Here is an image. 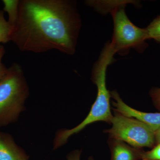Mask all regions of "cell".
I'll return each instance as SVG.
<instances>
[{
  "label": "cell",
  "mask_w": 160,
  "mask_h": 160,
  "mask_svg": "<svg viewBox=\"0 0 160 160\" xmlns=\"http://www.w3.org/2000/svg\"><path fill=\"white\" fill-rule=\"evenodd\" d=\"M149 39H153L158 42L160 41V21L156 18L146 28Z\"/></svg>",
  "instance_id": "cell-12"
},
{
  "label": "cell",
  "mask_w": 160,
  "mask_h": 160,
  "mask_svg": "<svg viewBox=\"0 0 160 160\" xmlns=\"http://www.w3.org/2000/svg\"><path fill=\"white\" fill-rule=\"evenodd\" d=\"M154 106L160 111V88H152L149 92Z\"/></svg>",
  "instance_id": "cell-14"
},
{
  "label": "cell",
  "mask_w": 160,
  "mask_h": 160,
  "mask_svg": "<svg viewBox=\"0 0 160 160\" xmlns=\"http://www.w3.org/2000/svg\"><path fill=\"white\" fill-rule=\"evenodd\" d=\"M82 21L74 1L21 0L11 41L21 51L75 52Z\"/></svg>",
  "instance_id": "cell-1"
},
{
  "label": "cell",
  "mask_w": 160,
  "mask_h": 160,
  "mask_svg": "<svg viewBox=\"0 0 160 160\" xmlns=\"http://www.w3.org/2000/svg\"><path fill=\"white\" fill-rule=\"evenodd\" d=\"M115 101L112 102L113 110L126 117L132 118L149 126L154 132L160 128V112L151 113L138 111L126 105L116 91L110 92Z\"/></svg>",
  "instance_id": "cell-6"
},
{
  "label": "cell",
  "mask_w": 160,
  "mask_h": 160,
  "mask_svg": "<svg viewBox=\"0 0 160 160\" xmlns=\"http://www.w3.org/2000/svg\"><path fill=\"white\" fill-rule=\"evenodd\" d=\"M29 89L22 66L12 63L0 79V126L18 119L24 109Z\"/></svg>",
  "instance_id": "cell-3"
},
{
  "label": "cell",
  "mask_w": 160,
  "mask_h": 160,
  "mask_svg": "<svg viewBox=\"0 0 160 160\" xmlns=\"http://www.w3.org/2000/svg\"><path fill=\"white\" fill-rule=\"evenodd\" d=\"M29 158L10 135L0 132V160H28Z\"/></svg>",
  "instance_id": "cell-7"
},
{
  "label": "cell",
  "mask_w": 160,
  "mask_h": 160,
  "mask_svg": "<svg viewBox=\"0 0 160 160\" xmlns=\"http://www.w3.org/2000/svg\"><path fill=\"white\" fill-rule=\"evenodd\" d=\"M114 54L111 46L108 44L105 45L92 68V80L97 87L98 93L89 114L82 122L74 128L58 131L55 138L53 149H57L65 145L70 136L78 133L92 123L100 121L111 123L113 116L110 110L111 95L106 87V72Z\"/></svg>",
  "instance_id": "cell-2"
},
{
  "label": "cell",
  "mask_w": 160,
  "mask_h": 160,
  "mask_svg": "<svg viewBox=\"0 0 160 160\" xmlns=\"http://www.w3.org/2000/svg\"><path fill=\"white\" fill-rule=\"evenodd\" d=\"M154 132L156 145L160 144V128Z\"/></svg>",
  "instance_id": "cell-17"
},
{
  "label": "cell",
  "mask_w": 160,
  "mask_h": 160,
  "mask_svg": "<svg viewBox=\"0 0 160 160\" xmlns=\"http://www.w3.org/2000/svg\"><path fill=\"white\" fill-rule=\"evenodd\" d=\"M156 18L160 21V15L159 16H158L157 18Z\"/></svg>",
  "instance_id": "cell-18"
},
{
  "label": "cell",
  "mask_w": 160,
  "mask_h": 160,
  "mask_svg": "<svg viewBox=\"0 0 160 160\" xmlns=\"http://www.w3.org/2000/svg\"><path fill=\"white\" fill-rule=\"evenodd\" d=\"M2 2L4 5L3 10L9 16L8 22L13 28L17 20L19 0H3Z\"/></svg>",
  "instance_id": "cell-10"
},
{
  "label": "cell",
  "mask_w": 160,
  "mask_h": 160,
  "mask_svg": "<svg viewBox=\"0 0 160 160\" xmlns=\"http://www.w3.org/2000/svg\"><path fill=\"white\" fill-rule=\"evenodd\" d=\"M112 127L105 130L109 138L120 140L135 148H152L156 145L155 132L147 125L132 118L115 112Z\"/></svg>",
  "instance_id": "cell-5"
},
{
  "label": "cell",
  "mask_w": 160,
  "mask_h": 160,
  "mask_svg": "<svg viewBox=\"0 0 160 160\" xmlns=\"http://www.w3.org/2000/svg\"><path fill=\"white\" fill-rule=\"evenodd\" d=\"M142 160H160V144H156L149 151L143 152Z\"/></svg>",
  "instance_id": "cell-13"
},
{
  "label": "cell",
  "mask_w": 160,
  "mask_h": 160,
  "mask_svg": "<svg viewBox=\"0 0 160 160\" xmlns=\"http://www.w3.org/2000/svg\"><path fill=\"white\" fill-rule=\"evenodd\" d=\"M132 1H86L85 3L87 6L95 9L102 14L110 13L119 6L126 5L128 3H133Z\"/></svg>",
  "instance_id": "cell-9"
},
{
  "label": "cell",
  "mask_w": 160,
  "mask_h": 160,
  "mask_svg": "<svg viewBox=\"0 0 160 160\" xmlns=\"http://www.w3.org/2000/svg\"><path fill=\"white\" fill-rule=\"evenodd\" d=\"M82 153V151L79 150L75 151L70 152L67 156V160H80V156ZM88 160H94L92 157H90Z\"/></svg>",
  "instance_id": "cell-16"
},
{
  "label": "cell",
  "mask_w": 160,
  "mask_h": 160,
  "mask_svg": "<svg viewBox=\"0 0 160 160\" xmlns=\"http://www.w3.org/2000/svg\"><path fill=\"white\" fill-rule=\"evenodd\" d=\"M126 5L119 6L111 12L113 21V32L111 43L115 53L124 55L130 49L143 52L149 39L146 28L142 29L132 22L125 11Z\"/></svg>",
  "instance_id": "cell-4"
},
{
  "label": "cell",
  "mask_w": 160,
  "mask_h": 160,
  "mask_svg": "<svg viewBox=\"0 0 160 160\" xmlns=\"http://www.w3.org/2000/svg\"><path fill=\"white\" fill-rule=\"evenodd\" d=\"M6 53V49L3 45H0V79L6 74L8 68H7L5 65L2 62V58Z\"/></svg>",
  "instance_id": "cell-15"
},
{
  "label": "cell",
  "mask_w": 160,
  "mask_h": 160,
  "mask_svg": "<svg viewBox=\"0 0 160 160\" xmlns=\"http://www.w3.org/2000/svg\"><path fill=\"white\" fill-rule=\"evenodd\" d=\"M13 27L6 21L4 12L0 9V43H6L11 41Z\"/></svg>",
  "instance_id": "cell-11"
},
{
  "label": "cell",
  "mask_w": 160,
  "mask_h": 160,
  "mask_svg": "<svg viewBox=\"0 0 160 160\" xmlns=\"http://www.w3.org/2000/svg\"><path fill=\"white\" fill-rule=\"evenodd\" d=\"M158 43H160V42H158Z\"/></svg>",
  "instance_id": "cell-19"
},
{
  "label": "cell",
  "mask_w": 160,
  "mask_h": 160,
  "mask_svg": "<svg viewBox=\"0 0 160 160\" xmlns=\"http://www.w3.org/2000/svg\"><path fill=\"white\" fill-rule=\"evenodd\" d=\"M109 146L111 152V160H142L144 150L129 146L120 140L110 138Z\"/></svg>",
  "instance_id": "cell-8"
}]
</instances>
